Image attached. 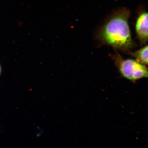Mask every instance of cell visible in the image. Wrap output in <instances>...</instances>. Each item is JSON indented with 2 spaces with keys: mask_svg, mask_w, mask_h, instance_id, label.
<instances>
[{
  "mask_svg": "<svg viewBox=\"0 0 148 148\" xmlns=\"http://www.w3.org/2000/svg\"><path fill=\"white\" fill-rule=\"evenodd\" d=\"M1 67H0V73H1Z\"/></svg>",
  "mask_w": 148,
  "mask_h": 148,
  "instance_id": "cell-5",
  "label": "cell"
},
{
  "mask_svg": "<svg viewBox=\"0 0 148 148\" xmlns=\"http://www.w3.org/2000/svg\"><path fill=\"white\" fill-rule=\"evenodd\" d=\"M135 31L142 45L148 42V12H143L139 14L135 24Z\"/></svg>",
  "mask_w": 148,
  "mask_h": 148,
  "instance_id": "cell-3",
  "label": "cell"
},
{
  "mask_svg": "<svg viewBox=\"0 0 148 148\" xmlns=\"http://www.w3.org/2000/svg\"><path fill=\"white\" fill-rule=\"evenodd\" d=\"M111 57L122 76L132 82L146 78L148 79V69L137 60L124 59L117 52Z\"/></svg>",
  "mask_w": 148,
  "mask_h": 148,
  "instance_id": "cell-2",
  "label": "cell"
},
{
  "mask_svg": "<svg viewBox=\"0 0 148 148\" xmlns=\"http://www.w3.org/2000/svg\"><path fill=\"white\" fill-rule=\"evenodd\" d=\"M131 55L142 64L148 66V45L134 52Z\"/></svg>",
  "mask_w": 148,
  "mask_h": 148,
  "instance_id": "cell-4",
  "label": "cell"
},
{
  "mask_svg": "<svg viewBox=\"0 0 148 148\" xmlns=\"http://www.w3.org/2000/svg\"><path fill=\"white\" fill-rule=\"evenodd\" d=\"M130 11L123 8L117 11L99 30L98 38L102 44L128 52L134 47L128 24Z\"/></svg>",
  "mask_w": 148,
  "mask_h": 148,
  "instance_id": "cell-1",
  "label": "cell"
}]
</instances>
